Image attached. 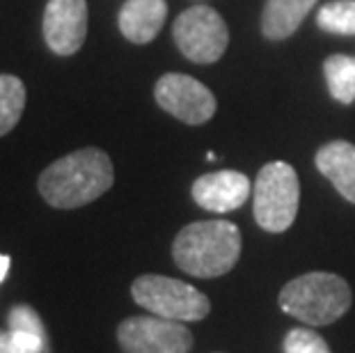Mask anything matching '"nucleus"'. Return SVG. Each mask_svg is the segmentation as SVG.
<instances>
[{
	"label": "nucleus",
	"mask_w": 355,
	"mask_h": 353,
	"mask_svg": "<svg viewBox=\"0 0 355 353\" xmlns=\"http://www.w3.org/2000/svg\"><path fill=\"white\" fill-rule=\"evenodd\" d=\"M115 184L110 156L103 149L83 147L51 163L40 175L37 189L55 209H78L101 198Z\"/></svg>",
	"instance_id": "nucleus-1"
},
{
	"label": "nucleus",
	"mask_w": 355,
	"mask_h": 353,
	"mask_svg": "<svg viewBox=\"0 0 355 353\" xmlns=\"http://www.w3.org/2000/svg\"><path fill=\"white\" fill-rule=\"evenodd\" d=\"M172 257L193 277H220L241 257V230L230 221H198L186 225L172 243Z\"/></svg>",
	"instance_id": "nucleus-2"
},
{
	"label": "nucleus",
	"mask_w": 355,
	"mask_h": 353,
	"mask_svg": "<svg viewBox=\"0 0 355 353\" xmlns=\"http://www.w3.org/2000/svg\"><path fill=\"white\" fill-rule=\"evenodd\" d=\"M351 300V287L344 277L312 271L286 282L279 291L277 303L282 312L307 326H328L349 312Z\"/></svg>",
	"instance_id": "nucleus-3"
},
{
	"label": "nucleus",
	"mask_w": 355,
	"mask_h": 353,
	"mask_svg": "<svg viewBox=\"0 0 355 353\" xmlns=\"http://www.w3.org/2000/svg\"><path fill=\"white\" fill-rule=\"evenodd\" d=\"M254 221L261 230L279 234L291 227L298 214L300 184L296 170L284 161L266 163L252 186Z\"/></svg>",
	"instance_id": "nucleus-4"
},
{
	"label": "nucleus",
	"mask_w": 355,
	"mask_h": 353,
	"mask_svg": "<svg viewBox=\"0 0 355 353\" xmlns=\"http://www.w3.org/2000/svg\"><path fill=\"white\" fill-rule=\"evenodd\" d=\"M131 296L140 307L172 321H202L211 312V300L193 284L168 275H140L131 284Z\"/></svg>",
	"instance_id": "nucleus-5"
},
{
	"label": "nucleus",
	"mask_w": 355,
	"mask_h": 353,
	"mask_svg": "<svg viewBox=\"0 0 355 353\" xmlns=\"http://www.w3.org/2000/svg\"><path fill=\"white\" fill-rule=\"evenodd\" d=\"M172 35L191 62L211 64L227 51L230 30L225 19L209 5H193L177 17Z\"/></svg>",
	"instance_id": "nucleus-6"
},
{
	"label": "nucleus",
	"mask_w": 355,
	"mask_h": 353,
	"mask_svg": "<svg viewBox=\"0 0 355 353\" xmlns=\"http://www.w3.org/2000/svg\"><path fill=\"white\" fill-rule=\"evenodd\" d=\"M117 342L124 353H188L193 333L184 321L147 314L124 319L117 326Z\"/></svg>",
	"instance_id": "nucleus-7"
},
{
	"label": "nucleus",
	"mask_w": 355,
	"mask_h": 353,
	"mask_svg": "<svg viewBox=\"0 0 355 353\" xmlns=\"http://www.w3.org/2000/svg\"><path fill=\"white\" fill-rule=\"evenodd\" d=\"M156 103L179 122L200 126L216 115V96L198 78L186 74H165L154 87Z\"/></svg>",
	"instance_id": "nucleus-8"
},
{
	"label": "nucleus",
	"mask_w": 355,
	"mask_h": 353,
	"mask_svg": "<svg viewBox=\"0 0 355 353\" xmlns=\"http://www.w3.org/2000/svg\"><path fill=\"white\" fill-rule=\"evenodd\" d=\"M42 30L55 55L78 53L87 37V0H49Z\"/></svg>",
	"instance_id": "nucleus-9"
},
{
	"label": "nucleus",
	"mask_w": 355,
	"mask_h": 353,
	"mask_svg": "<svg viewBox=\"0 0 355 353\" xmlns=\"http://www.w3.org/2000/svg\"><path fill=\"white\" fill-rule=\"evenodd\" d=\"M191 193L193 200L207 212L230 214L245 205V200L252 193V184L243 172L218 170L195 179Z\"/></svg>",
	"instance_id": "nucleus-10"
},
{
	"label": "nucleus",
	"mask_w": 355,
	"mask_h": 353,
	"mask_svg": "<svg viewBox=\"0 0 355 353\" xmlns=\"http://www.w3.org/2000/svg\"><path fill=\"white\" fill-rule=\"evenodd\" d=\"M7 326V330H0V353H46V328L35 307L14 305Z\"/></svg>",
	"instance_id": "nucleus-11"
},
{
	"label": "nucleus",
	"mask_w": 355,
	"mask_h": 353,
	"mask_svg": "<svg viewBox=\"0 0 355 353\" xmlns=\"http://www.w3.org/2000/svg\"><path fill=\"white\" fill-rule=\"evenodd\" d=\"M168 19L165 0H126L117 14V26L128 42L149 44L154 42Z\"/></svg>",
	"instance_id": "nucleus-12"
},
{
	"label": "nucleus",
	"mask_w": 355,
	"mask_h": 353,
	"mask_svg": "<svg viewBox=\"0 0 355 353\" xmlns=\"http://www.w3.org/2000/svg\"><path fill=\"white\" fill-rule=\"evenodd\" d=\"M316 168L344 200L355 205V145L332 140L316 152Z\"/></svg>",
	"instance_id": "nucleus-13"
},
{
	"label": "nucleus",
	"mask_w": 355,
	"mask_h": 353,
	"mask_svg": "<svg viewBox=\"0 0 355 353\" xmlns=\"http://www.w3.org/2000/svg\"><path fill=\"white\" fill-rule=\"evenodd\" d=\"M319 0H266L261 14V33L270 42L291 37Z\"/></svg>",
	"instance_id": "nucleus-14"
},
{
	"label": "nucleus",
	"mask_w": 355,
	"mask_h": 353,
	"mask_svg": "<svg viewBox=\"0 0 355 353\" xmlns=\"http://www.w3.org/2000/svg\"><path fill=\"white\" fill-rule=\"evenodd\" d=\"M323 74L332 99L344 106L355 103V58L339 53L330 55L323 62Z\"/></svg>",
	"instance_id": "nucleus-15"
},
{
	"label": "nucleus",
	"mask_w": 355,
	"mask_h": 353,
	"mask_svg": "<svg viewBox=\"0 0 355 353\" xmlns=\"http://www.w3.org/2000/svg\"><path fill=\"white\" fill-rule=\"evenodd\" d=\"M26 85L14 74H0V138L14 131L26 108Z\"/></svg>",
	"instance_id": "nucleus-16"
},
{
	"label": "nucleus",
	"mask_w": 355,
	"mask_h": 353,
	"mask_svg": "<svg viewBox=\"0 0 355 353\" xmlns=\"http://www.w3.org/2000/svg\"><path fill=\"white\" fill-rule=\"evenodd\" d=\"M316 26L330 35H355V0H330L321 5Z\"/></svg>",
	"instance_id": "nucleus-17"
},
{
	"label": "nucleus",
	"mask_w": 355,
	"mask_h": 353,
	"mask_svg": "<svg viewBox=\"0 0 355 353\" xmlns=\"http://www.w3.org/2000/svg\"><path fill=\"white\" fill-rule=\"evenodd\" d=\"M284 353H332L328 342L309 328H291L284 337Z\"/></svg>",
	"instance_id": "nucleus-18"
},
{
	"label": "nucleus",
	"mask_w": 355,
	"mask_h": 353,
	"mask_svg": "<svg viewBox=\"0 0 355 353\" xmlns=\"http://www.w3.org/2000/svg\"><path fill=\"white\" fill-rule=\"evenodd\" d=\"M10 264H12V259L7 257V255H0V282L7 277V271H10Z\"/></svg>",
	"instance_id": "nucleus-19"
}]
</instances>
